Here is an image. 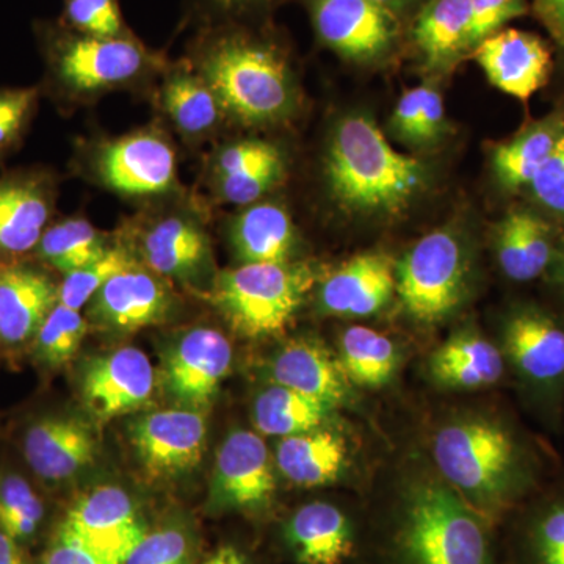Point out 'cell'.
Masks as SVG:
<instances>
[{
  "instance_id": "30",
  "label": "cell",
  "mask_w": 564,
  "mask_h": 564,
  "mask_svg": "<svg viewBox=\"0 0 564 564\" xmlns=\"http://www.w3.org/2000/svg\"><path fill=\"white\" fill-rule=\"evenodd\" d=\"M350 383L380 389L391 383L402 364V351L391 337L366 326H350L340 334L339 356Z\"/></svg>"
},
{
  "instance_id": "53",
  "label": "cell",
  "mask_w": 564,
  "mask_h": 564,
  "mask_svg": "<svg viewBox=\"0 0 564 564\" xmlns=\"http://www.w3.org/2000/svg\"><path fill=\"white\" fill-rule=\"evenodd\" d=\"M372 2L384 7V9L392 11V13H395L397 10L403 9L410 0H372Z\"/></svg>"
},
{
  "instance_id": "10",
  "label": "cell",
  "mask_w": 564,
  "mask_h": 564,
  "mask_svg": "<svg viewBox=\"0 0 564 564\" xmlns=\"http://www.w3.org/2000/svg\"><path fill=\"white\" fill-rule=\"evenodd\" d=\"M129 437L144 473L166 480L192 473L202 463L207 423L192 408L152 411L131 423Z\"/></svg>"
},
{
  "instance_id": "5",
  "label": "cell",
  "mask_w": 564,
  "mask_h": 564,
  "mask_svg": "<svg viewBox=\"0 0 564 564\" xmlns=\"http://www.w3.org/2000/svg\"><path fill=\"white\" fill-rule=\"evenodd\" d=\"M314 282V270L303 263H242L218 273L206 299L234 332L265 339L288 328Z\"/></svg>"
},
{
  "instance_id": "46",
  "label": "cell",
  "mask_w": 564,
  "mask_h": 564,
  "mask_svg": "<svg viewBox=\"0 0 564 564\" xmlns=\"http://www.w3.org/2000/svg\"><path fill=\"white\" fill-rule=\"evenodd\" d=\"M41 564H113L107 562L101 555L93 552L87 545L82 544L79 540L65 532L62 527L55 530L51 544L47 545Z\"/></svg>"
},
{
  "instance_id": "11",
  "label": "cell",
  "mask_w": 564,
  "mask_h": 564,
  "mask_svg": "<svg viewBox=\"0 0 564 564\" xmlns=\"http://www.w3.org/2000/svg\"><path fill=\"white\" fill-rule=\"evenodd\" d=\"M58 527L113 564L124 563L148 532L132 497L115 485L82 494Z\"/></svg>"
},
{
  "instance_id": "28",
  "label": "cell",
  "mask_w": 564,
  "mask_h": 564,
  "mask_svg": "<svg viewBox=\"0 0 564 564\" xmlns=\"http://www.w3.org/2000/svg\"><path fill=\"white\" fill-rule=\"evenodd\" d=\"M291 215L276 204H254L231 225L234 250L242 263H288L295 248Z\"/></svg>"
},
{
  "instance_id": "47",
  "label": "cell",
  "mask_w": 564,
  "mask_h": 564,
  "mask_svg": "<svg viewBox=\"0 0 564 564\" xmlns=\"http://www.w3.org/2000/svg\"><path fill=\"white\" fill-rule=\"evenodd\" d=\"M423 90L425 87L413 88V90L404 93L393 110V131L404 140L415 141L419 118H421Z\"/></svg>"
},
{
  "instance_id": "8",
  "label": "cell",
  "mask_w": 564,
  "mask_h": 564,
  "mask_svg": "<svg viewBox=\"0 0 564 564\" xmlns=\"http://www.w3.org/2000/svg\"><path fill=\"white\" fill-rule=\"evenodd\" d=\"M499 347L524 391L556 415L564 393V323L541 307H514Z\"/></svg>"
},
{
  "instance_id": "13",
  "label": "cell",
  "mask_w": 564,
  "mask_h": 564,
  "mask_svg": "<svg viewBox=\"0 0 564 564\" xmlns=\"http://www.w3.org/2000/svg\"><path fill=\"white\" fill-rule=\"evenodd\" d=\"M95 169L107 188L124 196L163 195L176 187V152L155 131H140L101 144Z\"/></svg>"
},
{
  "instance_id": "50",
  "label": "cell",
  "mask_w": 564,
  "mask_h": 564,
  "mask_svg": "<svg viewBox=\"0 0 564 564\" xmlns=\"http://www.w3.org/2000/svg\"><path fill=\"white\" fill-rule=\"evenodd\" d=\"M212 13L223 14V17H232V14L242 13V11L261 6L265 0H203Z\"/></svg>"
},
{
  "instance_id": "32",
  "label": "cell",
  "mask_w": 564,
  "mask_h": 564,
  "mask_svg": "<svg viewBox=\"0 0 564 564\" xmlns=\"http://www.w3.org/2000/svg\"><path fill=\"white\" fill-rule=\"evenodd\" d=\"M162 106L185 137H202L214 131L225 111L207 82L185 68L174 69L166 77Z\"/></svg>"
},
{
  "instance_id": "49",
  "label": "cell",
  "mask_w": 564,
  "mask_h": 564,
  "mask_svg": "<svg viewBox=\"0 0 564 564\" xmlns=\"http://www.w3.org/2000/svg\"><path fill=\"white\" fill-rule=\"evenodd\" d=\"M534 7L556 43L564 47V0H534Z\"/></svg>"
},
{
  "instance_id": "14",
  "label": "cell",
  "mask_w": 564,
  "mask_h": 564,
  "mask_svg": "<svg viewBox=\"0 0 564 564\" xmlns=\"http://www.w3.org/2000/svg\"><path fill=\"white\" fill-rule=\"evenodd\" d=\"M158 373L140 348L121 347L91 359L80 378L85 406L98 422L150 406Z\"/></svg>"
},
{
  "instance_id": "38",
  "label": "cell",
  "mask_w": 564,
  "mask_h": 564,
  "mask_svg": "<svg viewBox=\"0 0 564 564\" xmlns=\"http://www.w3.org/2000/svg\"><path fill=\"white\" fill-rule=\"evenodd\" d=\"M135 265L129 251L122 247H109L96 261L82 267L76 272L65 274V281L58 288V303L70 310L80 311L91 302L104 284L122 270Z\"/></svg>"
},
{
  "instance_id": "41",
  "label": "cell",
  "mask_w": 564,
  "mask_h": 564,
  "mask_svg": "<svg viewBox=\"0 0 564 564\" xmlns=\"http://www.w3.org/2000/svg\"><path fill=\"white\" fill-rule=\"evenodd\" d=\"M192 554L187 530L166 525L147 532L122 564H191Z\"/></svg>"
},
{
  "instance_id": "15",
  "label": "cell",
  "mask_w": 564,
  "mask_h": 564,
  "mask_svg": "<svg viewBox=\"0 0 564 564\" xmlns=\"http://www.w3.org/2000/svg\"><path fill=\"white\" fill-rule=\"evenodd\" d=\"M318 39L343 57L367 62L391 50L395 13L372 0H310Z\"/></svg>"
},
{
  "instance_id": "29",
  "label": "cell",
  "mask_w": 564,
  "mask_h": 564,
  "mask_svg": "<svg viewBox=\"0 0 564 564\" xmlns=\"http://www.w3.org/2000/svg\"><path fill=\"white\" fill-rule=\"evenodd\" d=\"M337 408L276 383L258 393L252 422L265 436L288 437L328 426Z\"/></svg>"
},
{
  "instance_id": "27",
  "label": "cell",
  "mask_w": 564,
  "mask_h": 564,
  "mask_svg": "<svg viewBox=\"0 0 564 564\" xmlns=\"http://www.w3.org/2000/svg\"><path fill=\"white\" fill-rule=\"evenodd\" d=\"M496 252L505 276L516 282L536 280L554 259L551 228L532 212L513 210L497 228Z\"/></svg>"
},
{
  "instance_id": "54",
  "label": "cell",
  "mask_w": 564,
  "mask_h": 564,
  "mask_svg": "<svg viewBox=\"0 0 564 564\" xmlns=\"http://www.w3.org/2000/svg\"><path fill=\"white\" fill-rule=\"evenodd\" d=\"M556 282H558L560 288L564 292V252L562 258H560L558 267H556Z\"/></svg>"
},
{
  "instance_id": "42",
  "label": "cell",
  "mask_w": 564,
  "mask_h": 564,
  "mask_svg": "<svg viewBox=\"0 0 564 564\" xmlns=\"http://www.w3.org/2000/svg\"><path fill=\"white\" fill-rule=\"evenodd\" d=\"M527 13L525 0H470V25L467 46L477 47L507 22Z\"/></svg>"
},
{
  "instance_id": "2",
  "label": "cell",
  "mask_w": 564,
  "mask_h": 564,
  "mask_svg": "<svg viewBox=\"0 0 564 564\" xmlns=\"http://www.w3.org/2000/svg\"><path fill=\"white\" fill-rule=\"evenodd\" d=\"M393 502L391 564H496L488 519L433 466L404 475Z\"/></svg>"
},
{
  "instance_id": "21",
  "label": "cell",
  "mask_w": 564,
  "mask_h": 564,
  "mask_svg": "<svg viewBox=\"0 0 564 564\" xmlns=\"http://www.w3.org/2000/svg\"><path fill=\"white\" fill-rule=\"evenodd\" d=\"M270 377L273 383L336 408L351 399L350 381L336 356L307 337L282 345L270 362Z\"/></svg>"
},
{
  "instance_id": "51",
  "label": "cell",
  "mask_w": 564,
  "mask_h": 564,
  "mask_svg": "<svg viewBox=\"0 0 564 564\" xmlns=\"http://www.w3.org/2000/svg\"><path fill=\"white\" fill-rule=\"evenodd\" d=\"M0 564H29L20 543L0 530Z\"/></svg>"
},
{
  "instance_id": "20",
  "label": "cell",
  "mask_w": 564,
  "mask_h": 564,
  "mask_svg": "<svg viewBox=\"0 0 564 564\" xmlns=\"http://www.w3.org/2000/svg\"><path fill=\"white\" fill-rule=\"evenodd\" d=\"M57 303L58 288L50 276L20 263H0V344L32 343Z\"/></svg>"
},
{
  "instance_id": "23",
  "label": "cell",
  "mask_w": 564,
  "mask_h": 564,
  "mask_svg": "<svg viewBox=\"0 0 564 564\" xmlns=\"http://www.w3.org/2000/svg\"><path fill=\"white\" fill-rule=\"evenodd\" d=\"M507 361L499 345L475 329H463L434 350L429 375L451 391H480L503 380Z\"/></svg>"
},
{
  "instance_id": "17",
  "label": "cell",
  "mask_w": 564,
  "mask_h": 564,
  "mask_svg": "<svg viewBox=\"0 0 564 564\" xmlns=\"http://www.w3.org/2000/svg\"><path fill=\"white\" fill-rule=\"evenodd\" d=\"M22 451L41 480L61 484L95 463L98 440L82 419L46 415L29 426Z\"/></svg>"
},
{
  "instance_id": "39",
  "label": "cell",
  "mask_w": 564,
  "mask_h": 564,
  "mask_svg": "<svg viewBox=\"0 0 564 564\" xmlns=\"http://www.w3.org/2000/svg\"><path fill=\"white\" fill-rule=\"evenodd\" d=\"M66 28L99 39H122L132 33L126 28L118 0H65Z\"/></svg>"
},
{
  "instance_id": "34",
  "label": "cell",
  "mask_w": 564,
  "mask_h": 564,
  "mask_svg": "<svg viewBox=\"0 0 564 564\" xmlns=\"http://www.w3.org/2000/svg\"><path fill=\"white\" fill-rule=\"evenodd\" d=\"M107 250L106 237L84 218H69L47 228L36 247L40 258L63 274L88 265Z\"/></svg>"
},
{
  "instance_id": "12",
  "label": "cell",
  "mask_w": 564,
  "mask_h": 564,
  "mask_svg": "<svg viewBox=\"0 0 564 564\" xmlns=\"http://www.w3.org/2000/svg\"><path fill=\"white\" fill-rule=\"evenodd\" d=\"M232 367V345L218 329L193 328L174 340L162 364L165 392L181 406L202 410L214 402Z\"/></svg>"
},
{
  "instance_id": "36",
  "label": "cell",
  "mask_w": 564,
  "mask_h": 564,
  "mask_svg": "<svg viewBox=\"0 0 564 564\" xmlns=\"http://www.w3.org/2000/svg\"><path fill=\"white\" fill-rule=\"evenodd\" d=\"M44 518V505L39 494L21 475H0V530L18 543L31 540Z\"/></svg>"
},
{
  "instance_id": "7",
  "label": "cell",
  "mask_w": 564,
  "mask_h": 564,
  "mask_svg": "<svg viewBox=\"0 0 564 564\" xmlns=\"http://www.w3.org/2000/svg\"><path fill=\"white\" fill-rule=\"evenodd\" d=\"M397 293L415 322L434 325L462 306L469 282V259L451 231L423 236L395 265Z\"/></svg>"
},
{
  "instance_id": "22",
  "label": "cell",
  "mask_w": 564,
  "mask_h": 564,
  "mask_svg": "<svg viewBox=\"0 0 564 564\" xmlns=\"http://www.w3.org/2000/svg\"><path fill=\"white\" fill-rule=\"evenodd\" d=\"M54 195L40 174H13L0 180V254L18 256L39 247L46 231Z\"/></svg>"
},
{
  "instance_id": "1",
  "label": "cell",
  "mask_w": 564,
  "mask_h": 564,
  "mask_svg": "<svg viewBox=\"0 0 564 564\" xmlns=\"http://www.w3.org/2000/svg\"><path fill=\"white\" fill-rule=\"evenodd\" d=\"M430 454L434 470L488 521L524 499L540 477L525 437L489 411L445 415L434 426Z\"/></svg>"
},
{
  "instance_id": "25",
  "label": "cell",
  "mask_w": 564,
  "mask_h": 564,
  "mask_svg": "<svg viewBox=\"0 0 564 564\" xmlns=\"http://www.w3.org/2000/svg\"><path fill=\"white\" fill-rule=\"evenodd\" d=\"M350 447L344 434L322 426L313 432L282 437L274 466L285 480L300 488L336 484L350 466Z\"/></svg>"
},
{
  "instance_id": "48",
  "label": "cell",
  "mask_w": 564,
  "mask_h": 564,
  "mask_svg": "<svg viewBox=\"0 0 564 564\" xmlns=\"http://www.w3.org/2000/svg\"><path fill=\"white\" fill-rule=\"evenodd\" d=\"M444 122V104L440 93L425 87L421 118H419L417 132L414 143H425L440 133Z\"/></svg>"
},
{
  "instance_id": "35",
  "label": "cell",
  "mask_w": 564,
  "mask_h": 564,
  "mask_svg": "<svg viewBox=\"0 0 564 564\" xmlns=\"http://www.w3.org/2000/svg\"><path fill=\"white\" fill-rule=\"evenodd\" d=\"M87 332L88 322L82 317L80 311L55 304L33 337L36 359L51 369L65 366L80 350Z\"/></svg>"
},
{
  "instance_id": "44",
  "label": "cell",
  "mask_w": 564,
  "mask_h": 564,
  "mask_svg": "<svg viewBox=\"0 0 564 564\" xmlns=\"http://www.w3.org/2000/svg\"><path fill=\"white\" fill-rule=\"evenodd\" d=\"M280 150L272 143L259 140L237 141L218 152L215 159V177L242 172L273 158Z\"/></svg>"
},
{
  "instance_id": "4",
  "label": "cell",
  "mask_w": 564,
  "mask_h": 564,
  "mask_svg": "<svg viewBox=\"0 0 564 564\" xmlns=\"http://www.w3.org/2000/svg\"><path fill=\"white\" fill-rule=\"evenodd\" d=\"M195 63L223 110L237 120L263 124L292 109L291 69L272 43L239 29H212L196 46Z\"/></svg>"
},
{
  "instance_id": "26",
  "label": "cell",
  "mask_w": 564,
  "mask_h": 564,
  "mask_svg": "<svg viewBox=\"0 0 564 564\" xmlns=\"http://www.w3.org/2000/svg\"><path fill=\"white\" fill-rule=\"evenodd\" d=\"M141 254L152 272L187 282L202 276L209 265L210 243L198 223L172 215L143 234Z\"/></svg>"
},
{
  "instance_id": "37",
  "label": "cell",
  "mask_w": 564,
  "mask_h": 564,
  "mask_svg": "<svg viewBox=\"0 0 564 564\" xmlns=\"http://www.w3.org/2000/svg\"><path fill=\"white\" fill-rule=\"evenodd\" d=\"M527 564H564V492L545 499L524 532Z\"/></svg>"
},
{
  "instance_id": "52",
  "label": "cell",
  "mask_w": 564,
  "mask_h": 564,
  "mask_svg": "<svg viewBox=\"0 0 564 564\" xmlns=\"http://www.w3.org/2000/svg\"><path fill=\"white\" fill-rule=\"evenodd\" d=\"M202 564H250V562L237 549L231 545H223L214 554L207 556Z\"/></svg>"
},
{
  "instance_id": "18",
  "label": "cell",
  "mask_w": 564,
  "mask_h": 564,
  "mask_svg": "<svg viewBox=\"0 0 564 564\" xmlns=\"http://www.w3.org/2000/svg\"><path fill=\"white\" fill-rule=\"evenodd\" d=\"M397 292L395 265L380 252L359 254L329 274L318 289V306L334 317H370Z\"/></svg>"
},
{
  "instance_id": "31",
  "label": "cell",
  "mask_w": 564,
  "mask_h": 564,
  "mask_svg": "<svg viewBox=\"0 0 564 564\" xmlns=\"http://www.w3.org/2000/svg\"><path fill=\"white\" fill-rule=\"evenodd\" d=\"M470 0H430L415 20L413 36L429 66L454 61L467 46Z\"/></svg>"
},
{
  "instance_id": "9",
  "label": "cell",
  "mask_w": 564,
  "mask_h": 564,
  "mask_svg": "<svg viewBox=\"0 0 564 564\" xmlns=\"http://www.w3.org/2000/svg\"><path fill=\"white\" fill-rule=\"evenodd\" d=\"M276 477L272 455L261 434L234 430L218 447L212 475V511L258 513L272 503Z\"/></svg>"
},
{
  "instance_id": "45",
  "label": "cell",
  "mask_w": 564,
  "mask_h": 564,
  "mask_svg": "<svg viewBox=\"0 0 564 564\" xmlns=\"http://www.w3.org/2000/svg\"><path fill=\"white\" fill-rule=\"evenodd\" d=\"M35 88L0 90V150L17 139L36 101Z\"/></svg>"
},
{
  "instance_id": "16",
  "label": "cell",
  "mask_w": 564,
  "mask_h": 564,
  "mask_svg": "<svg viewBox=\"0 0 564 564\" xmlns=\"http://www.w3.org/2000/svg\"><path fill=\"white\" fill-rule=\"evenodd\" d=\"M88 304L93 322L129 333L165 322L174 299L165 282L133 265L110 278Z\"/></svg>"
},
{
  "instance_id": "43",
  "label": "cell",
  "mask_w": 564,
  "mask_h": 564,
  "mask_svg": "<svg viewBox=\"0 0 564 564\" xmlns=\"http://www.w3.org/2000/svg\"><path fill=\"white\" fill-rule=\"evenodd\" d=\"M534 199L545 209L564 215V132L529 184Z\"/></svg>"
},
{
  "instance_id": "33",
  "label": "cell",
  "mask_w": 564,
  "mask_h": 564,
  "mask_svg": "<svg viewBox=\"0 0 564 564\" xmlns=\"http://www.w3.org/2000/svg\"><path fill=\"white\" fill-rule=\"evenodd\" d=\"M563 132L564 122L551 118L519 133L513 140L499 144L494 150L492 165L500 184L508 191H518L529 185L545 159L554 151Z\"/></svg>"
},
{
  "instance_id": "3",
  "label": "cell",
  "mask_w": 564,
  "mask_h": 564,
  "mask_svg": "<svg viewBox=\"0 0 564 564\" xmlns=\"http://www.w3.org/2000/svg\"><path fill=\"white\" fill-rule=\"evenodd\" d=\"M325 177L345 209L391 215L422 191L426 172L417 159L393 150L372 120L347 117L329 140Z\"/></svg>"
},
{
  "instance_id": "19",
  "label": "cell",
  "mask_w": 564,
  "mask_h": 564,
  "mask_svg": "<svg viewBox=\"0 0 564 564\" xmlns=\"http://www.w3.org/2000/svg\"><path fill=\"white\" fill-rule=\"evenodd\" d=\"M475 58L494 87L521 101L543 87L552 66L547 44L533 33L516 29L499 31L481 41Z\"/></svg>"
},
{
  "instance_id": "24",
  "label": "cell",
  "mask_w": 564,
  "mask_h": 564,
  "mask_svg": "<svg viewBox=\"0 0 564 564\" xmlns=\"http://www.w3.org/2000/svg\"><path fill=\"white\" fill-rule=\"evenodd\" d=\"M284 540L299 564H344L355 551V529L336 505H303L284 525Z\"/></svg>"
},
{
  "instance_id": "40",
  "label": "cell",
  "mask_w": 564,
  "mask_h": 564,
  "mask_svg": "<svg viewBox=\"0 0 564 564\" xmlns=\"http://www.w3.org/2000/svg\"><path fill=\"white\" fill-rule=\"evenodd\" d=\"M284 176L281 151L258 165L226 176L217 177V191L223 202L236 206H250L280 184Z\"/></svg>"
},
{
  "instance_id": "6",
  "label": "cell",
  "mask_w": 564,
  "mask_h": 564,
  "mask_svg": "<svg viewBox=\"0 0 564 564\" xmlns=\"http://www.w3.org/2000/svg\"><path fill=\"white\" fill-rule=\"evenodd\" d=\"M44 52L58 82L79 95L132 84L161 65L135 36L99 39L70 31L65 24L41 29Z\"/></svg>"
}]
</instances>
